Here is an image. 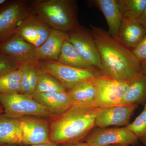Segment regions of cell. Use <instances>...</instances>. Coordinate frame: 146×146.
<instances>
[{
	"label": "cell",
	"instance_id": "25",
	"mask_svg": "<svg viewBox=\"0 0 146 146\" xmlns=\"http://www.w3.org/2000/svg\"><path fill=\"white\" fill-rule=\"evenodd\" d=\"M127 127L136 136L139 142L146 146V111L144 110Z\"/></svg>",
	"mask_w": 146,
	"mask_h": 146
},
{
	"label": "cell",
	"instance_id": "23",
	"mask_svg": "<svg viewBox=\"0 0 146 146\" xmlns=\"http://www.w3.org/2000/svg\"><path fill=\"white\" fill-rule=\"evenodd\" d=\"M123 19L138 20L146 7V0H117Z\"/></svg>",
	"mask_w": 146,
	"mask_h": 146
},
{
	"label": "cell",
	"instance_id": "35",
	"mask_svg": "<svg viewBox=\"0 0 146 146\" xmlns=\"http://www.w3.org/2000/svg\"><path fill=\"white\" fill-rule=\"evenodd\" d=\"M3 112H4L3 109L1 105L0 104V115H1L2 113H3Z\"/></svg>",
	"mask_w": 146,
	"mask_h": 146
},
{
	"label": "cell",
	"instance_id": "33",
	"mask_svg": "<svg viewBox=\"0 0 146 146\" xmlns=\"http://www.w3.org/2000/svg\"><path fill=\"white\" fill-rule=\"evenodd\" d=\"M63 146H91V145L88 144L86 141L85 142H80V143H77L69 144V145H65Z\"/></svg>",
	"mask_w": 146,
	"mask_h": 146
},
{
	"label": "cell",
	"instance_id": "24",
	"mask_svg": "<svg viewBox=\"0 0 146 146\" xmlns=\"http://www.w3.org/2000/svg\"><path fill=\"white\" fill-rule=\"evenodd\" d=\"M22 71L18 70L0 75V94L20 93Z\"/></svg>",
	"mask_w": 146,
	"mask_h": 146
},
{
	"label": "cell",
	"instance_id": "17",
	"mask_svg": "<svg viewBox=\"0 0 146 146\" xmlns=\"http://www.w3.org/2000/svg\"><path fill=\"white\" fill-rule=\"evenodd\" d=\"M146 33V29L138 20L123 19L118 35V40L129 49L138 44Z\"/></svg>",
	"mask_w": 146,
	"mask_h": 146
},
{
	"label": "cell",
	"instance_id": "27",
	"mask_svg": "<svg viewBox=\"0 0 146 146\" xmlns=\"http://www.w3.org/2000/svg\"><path fill=\"white\" fill-rule=\"evenodd\" d=\"M29 65H24L21 67L22 71V77L21 81L20 93L31 96L32 93L29 79Z\"/></svg>",
	"mask_w": 146,
	"mask_h": 146
},
{
	"label": "cell",
	"instance_id": "5",
	"mask_svg": "<svg viewBox=\"0 0 146 146\" xmlns=\"http://www.w3.org/2000/svg\"><path fill=\"white\" fill-rule=\"evenodd\" d=\"M33 14L27 2L7 1L0 7V44L16 34L18 28Z\"/></svg>",
	"mask_w": 146,
	"mask_h": 146
},
{
	"label": "cell",
	"instance_id": "20",
	"mask_svg": "<svg viewBox=\"0 0 146 146\" xmlns=\"http://www.w3.org/2000/svg\"><path fill=\"white\" fill-rule=\"evenodd\" d=\"M146 101V76L141 73L129 82L121 105L145 104Z\"/></svg>",
	"mask_w": 146,
	"mask_h": 146
},
{
	"label": "cell",
	"instance_id": "18",
	"mask_svg": "<svg viewBox=\"0 0 146 146\" xmlns=\"http://www.w3.org/2000/svg\"><path fill=\"white\" fill-rule=\"evenodd\" d=\"M20 118L0 115V145H22Z\"/></svg>",
	"mask_w": 146,
	"mask_h": 146
},
{
	"label": "cell",
	"instance_id": "12",
	"mask_svg": "<svg viewBox=\"0 0 146 146\" xmlns=\"http://www.w3.org/2000/svg\"><path fill=\"white\" fill-rule=\"evenodd\" d=\"M20 119L22 145H33L50 142L49 129L46 120L27 117Z\"/></svg>",
	"mask_w": 146,
	"mask_h": 146
},
{
	"label": "cell",
	"instance_id": "19",
	"mask_svg": "<svg viewBox=\"0 0 146 146\" xmlns=\"http://www.w3.org/2000/svg\"><path fill=\"white\" fill-rule=\"evenodd\" d=\"M95 78L82 81L67 91L73 105L95 107Z\"/></svg>",
	"mask_w": 146,
	"mask_h": 146
},
{
	"label": "cell",
	"instance_id": "14",
	"mask_svg": "<svg viewBox=\"0 0 146 146\" xmlns=\"http://www.w3.org/2000/svg\"><path fill=\"white\" fill-rule=\"evenodd\" d=\"M87 3L102 11L108 25V33L118 40L123 16L117 0H90Z\"/></svg>",
	"mask_w": 146,
	"mask_h": 146
},
{
	"label": "cell",
	"instance_id": "31",
	"mask_svg": "<svg viewBox=\"0 0 146 146\" xmlns=\"http://www.w3.org/2000/svg\"><path fill=\"white\" fill-rule=\"evenodd\" d=\"M138 21L146 29V7L143 14L138 19Z\"/></svg>",
	"mask_w": 146,
	"mask_h": 146
},
{
	"label": "cell",
	"instance_id": "36",
	"mask_svg": "<svg viewBox=\"0 0 146 146\" xmlns=\"http://www.w3.org/2000/svg\"><path fill=\"white\" fill-rule=\"evenodd\" d=\"M104 146H127L125 145H106Z\"/></svg>",
	"mask_w": 146,
	"mask_h": 146
},
{
	"label": "cell",
	"instance_id": "26",
	"mask_svg": "<svg viewBox=\"0 0 146 146\" xmlns=\"http://www.w3.org/2000/svg\"><path fill=\"white\" fill-rule=\"evenodd\" d=\"M20 67L10 58L0 52V75L16 70Z\"/></svg>",
	"mask_w": 146,
	"mask_h": 146
},
{
	"label": "cell",
	"instance_id": "30",
	"mask_svg": "<svg viewBox=\"0 0 146 146\" xmlns=\"http://www.w3.org/2000/svg\"><path fill=\"white\" fill-rule=\"evenodd\" d=\"M0 146H61L59 145L48 142L44 143L38 144V145H33L25 146L22 145H0Z\"/></svg>",
	"mask_w": 146,
	"mask_h": 146
},
{
	"label": "cell",
	"instance_id": "10",
	"mask_svg": "<svg viewBox=\"0 0 146 146\" xmlns=\"http://www.w3.org/2000/svg\"><path fill=\"white\" fill-rule=\"evenodd\" d=\"M36 48L15 34L0 44V52L7 56L20 67L37 64Z\"/></svg>",
	"mask_w": 146,
	"mask_h": 146
},
{
	"label": "cell",
	"instance_id": "29",
	"mask_svg": "<svg viewBox=\"0 0 146 146\" xmlns=\"http://www.w3.org/2000/svg\"><path fill=\"white\" fill-rule=\"evenodd\" d=\"M37 64L29 65V79L32 94L35 91L37 84V76L39 71Z\"/></svg>",
	"mask_w": 146,
	"mask_h": 146
},
{
	"label": "cell",
	"instance_id": "6",
	"mask_svg": "<svg viewBox=\"0 0 146 146\" xmlns=\"http://www.w3.org/2000/svg\"><path fill=\"white\" fill-rule=\"evenodd\" d=\"M37 66L40 71L55 78L67 91L82 81L104 74L98 69H80L49 60H40Z\"/></svg>",
	"mask_w": 146,
	"mask_h": 146
},
{
	"label": "cell",
	"instance_id": "8",
	"mask_svg": "<svg viewBox=\"0 0 146 146\" xmlns=\"http://www.w3.org/2000/svg\"><path fill=\"white\" fill-rule=\"evenodd\" d=\"M86 142L91 146L112 145L136 146L139 144L138 138L126 127H95Z\"/></svg>",
	"mask_w": 146,
	"mask_h": 146
},
{
	"label": "cell",
	"instance_id": "32",
	"mask_svg": "<svg viewBox=\"0 0 146 146\" xmlns=\"http://www.w3.org/2000/svg\"><path fill=\"white\" fill-rule=\"evenodd\" d=\"M141 73L146 76V59L141 62Z\"/></svg>",
	"mask_w": 146,
	"mask_h": 146
},
{
	"label": "cell",
	"instance_id": "22",
	"mask_svg": "<svg viewBox=\"0 0 146 146\" xmlns=\"http://www.w3.org/2000/svg\"><path fill=\"white\" fill-rule=\"evenodd\" d=\"M67 91L64 86L55 78L50 74L40 71L39 69L37 84L34 93L65 92Z\"/></svg>",
	"mask_w": 146,
	"mask_h": 146
},
{
	"label": "cell",
	"instance_id": "37",
	"mask_svg": "<svg viewBox=\"0 0 146 146\" xmlns=\"http://www.w3.org/2000/svg\"><path fill=\"white\" fill-rule=\"evenodd\" d=\"M144 110H146V101L145 103V104H144Z\"/></svg>",
	"mask_w": 146,
	"mask_h": 146
},
{
	"label": "cell",
	"instance_id": "11",
	"mask_svg": "<svg viewBox=\"0 0 146 146\" xmlns=\"http://www.w3.org/2000/svg\"><path fill=\"white\" fill-rule=\"evenodd\" d=\"M138 105H119L100 108L96 117V127H126L130 121Z\"/></svg>",
	"mask_w": 146,
	"mask_h": 146
},
{
	"label": "cell",
	"instance_id": "4",
	"mask_svg": "<svg viewBox=\"0 0 146 146\" xmlns=\"http://www.w3.org/2000/svg\"><path fill=\"white\" fill-rule=\"evenodd\" d=\"M0 104L4 114L11 118L18 119L28 115L42 118L54 116L31 96L21 93L0 94Z\"/></svg>",
	"mask_w": 146,
	"mask_h": 146
},
{
	"label": "cell",
	"instance_id": "13",
	"mask_svg": "<svg viewBox=\"0 0 146 146\" xmlns=\"http://www.w3.org/2000/svg\"><path fill=\"white\" fill-rule=\"evenodd\" d=\"M51 29L33 13L21 25L16 34L37 48L46 40Z\"/></svg>",
	"mask_w": 146,
	"mask_h": 146
},
{
	"label": "cell",
	"instance_id": "7",
	"mask_svg": "<svg viewBox=\"0 0 146 146\" xmlns=\"http://www.w3.org/2000/svg\"><path fill=\"white\" fill-rule=\"evenodd\" d=\"M95 107L103 108L121 105L129 82L115 79L103 74L95 78Z\"/></svg>",
	"mask_w": 146,
	"mask_h": 146
},
{
	"label": "cell",
	"instance_id": "3",
	"mask_svg": "<svg viewBox=\"0 0 146 146\" xmlns=\"http://www.w3.org/2000/svg\"><path fill=\"white\" fill-rule=\"evenodd\" d=\"M29 3L33 14L50 28L68 33L80 26L77 1L34 0Z\"/></svg>",
	"mask_w": 146,
	"mask_h": 146
},
{
	"label": "cell",
	"instance_id": "9",
	"mask_svg": "<svg viewBox=\"0 0 146 146\" xmlns=\"http://www.w3.org/2000/svg\"><path fill=\"white\" fill-rule=\"evenodd\" d=\"M67 33V40L74 45L81 56L102 72L99 52L91 30L80 25Z\"/></svg>",
	"mask_w": 146,
	"mask_h": 146
},
{
	"label": "cell",
	"instance_id": "2",
	"mask_svg": "<svg viewBox=\"0 0 146 146\" xmlns=\"http://www.w3.org/2000/svg\"><path fill=\"white\" fill-rule=\"evenodd\" d=\"M100 108L73 105L50 125L49 141L65 145L85 142L96 127Z\"/></svg>",
	"mask_w": 146,
	"mask_h": 146
},
{
	"label": "cell",
	"instance_id": "34",
	"mask_svg": "<svg viewBox=\"0 0 146 146\" xmlns=\"http://www.w3.org/2000/svg\"><path fill=\"white\" fill-rule=\"evenodd\" d=\"M7 1L6 0H0V5H2L5 3Z\"/></svg>",
	"mask_w": 146,
	"mask_h": 146
},
{
	"label": "cell",
	"instance_id": "15",
	"mask_svg": "<svg viewBox=\"0 0 146 146\" xmlns=\"http://www.w3.org/2000/svg\"><path fill=\"white\" fill-rule=\"evenodd\" d=\"M32 97L52 115L59 116L73 105L68 92L35 93Z\"/></svg>",
	"mask_w": 146,
	"mask_h": 146
},
{
	"label": "cell",
	"instance_id": "28",
	"mask_svg": "<svg viewBox=\"0 0 146 146\" xmlns=\"http://www.w3.org/2000/svg\"><path fill=\"white\" fill-rule=\"evenodd\" d=\"M131 51L140 62L146 59V33L138 44Z\"/></svg>",
	"mask_w": 146,
	"mask_h": 146
},
{
	"label": "cell",
	"instance_id": "1",
	"mask_svg": "<svg viewBox=\"0 0 146 146\" xmlns=\"http://www.w3.org/2000/svg\"><path fill=\"white\" fill-rule=\"evenodd\" d=\"M90 27L99 52L104 74L129 82L142 73L141 62L132 51L104 29L92 25Z\"/></svg>",
	"mask_w": 146,
	"mask_h": 146
},
{
	"label": "cell",
	"instance_id": "16",
	"mask_svg": "<svg viewBox=\"0 0 146 146\" xmlns=\"http://www.w3.org/2000/svg\"><path fill=\"white\" fill-rule=\"evenodd\" d=\"M67 37V33L51 29L46 40L36 48V56L38 60L39 61H57Z\"/></svg>",
	"mask_w": 146,
	"mask_h": 146
},
{
	"label": "cell",
	"instance_id": "21",
	"mask_svg": "<svg viewBox=\"0 0 146 146\" xmlns=\"http://www.w3.org/2000/svg\"><path fill=\"white\" fill-rule=\"evenodd\" d=\"M56 62L80 69H98L86 61L74 45L67 39L63 43L58 59Z\"/></svg>",
	"mask_w": 146,
	"mask_h": 146
}]
</instances>
